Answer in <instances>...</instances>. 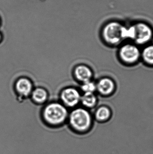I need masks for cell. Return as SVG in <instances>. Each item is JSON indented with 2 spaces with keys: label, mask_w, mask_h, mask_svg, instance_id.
Masks as SVG:
<instances>
[{
  "label": "cell",
  "mask_w": 153,
  "mask_h": 154,
  "mask_svg": "<svg viewBox=\"0 0 153 154\" xmlns=\"http://www.w3.org/2000/svg\"><path fill=\"white\" fill-rule=\"evenodd\" d=\"M80 92L73 88H68L63 90L61 93V98L63 104L66 106L73 107L81 101Z\"/></svg>",
  "instance_id": "cell-7"
},
{
  "label": "cell",
  "mask_w": 153,
  "mask_h": 154,
  "mask_svg": "<svg viewBox=\"0 0 153 154\" xmlns=\"http://www.w3.org/2000/svg\"><path fill=\"white\" fill-rule=\"evenodd\" d=\"M96 92L104 97L112 96L116 91V83L111 77H101L96 82Z\"/></svg>",
  "instance_id": "cell-6"
},
{
  "label": "cell",
  "mask_w": 153,
  "mask_h": 154,
  "mask_svg": "<svg viewBox=\"0 0 153 154\" xmlns=\"http://www.w3.org/2000/svg\"><path fill=\"white\" fill-rule=\"evenodd\" d=\"M67 117L68 112L66 107L57 102L48 104L43 110V119L50 127H59L62 125Z\"/></svg>",
  "instance_id": "cell-3"
},
{
  "label": "cell",
  "mask_w": 153,
  "mask_h": 154,
  "mask_svg": "<svg viewBox=\"0 0 153 154\" xmlns=\"http://www.w3.org/2000/svg\"><path fill=\"white\" fill-rule=\"evenodd\" d=\"M112 111L107 105H102L97 108L94 114V118L96 121L104 124L109 121L112 116Z\"/></svg>",
  "instance_id": "cell-8"
},
{
  "label": "cell",
  "mask_w": 153,
  "mask_h": 154,
  "mask_svg": "<svg viewBox=\"0 0 153 154\" xmlns=\"http://www.w3.org/2000/svg\"><path fill=\"white\" fill-rule=\"evenodd\" d=\"M41 1H43V0H41Z\"/></svg>",
  "instance_id": "cell-17"
},
{
  "label": "cell",
  "mask_w": 153,
  "mask_h": 154,
  "mask_svg": "<svg viewBox=\"0 0 153 154\" xmlns=\"http://www.w3.org/2000/svg\"><path fill=\"white\" fill-rule=\"evenodd\" d=\"M141 61L146 66L153 68V43L141 48Z\"/></svg>",
  "instance_id": "cell-11"
},
{
  "label": "cell",
  "mask_w": 153,
  "mask_h": 154,
  "mask_svg": "<svg viewBox=\"0 0 153 154\" xmlns=\"http://www.w3.org/2000/svg\"><path fill=\"white\" fill-rule=\"evenodd\" d=\"M81 102L86 108H93L98 104V97L95 93H84L81 96Z\"/></svg>",
  "instance_id": "cell-12"
},
{
  "label": "cell",
  "mask_w": 153,
  "mask_h": 154,
  "mask_svg": "<svg viewBox=\"0 0 153 154\" xmlns=\"http://www.w3.org/2000/svg\"><path fill=\"white\" fill-rule=\"evenodd\" d=\"M15 88L18 94L23 97H28L32 91V84L28 79L22 78L15 84Z\"/></svg>",
  "instance_id": "cell-10"
},
{
  "label": "cell",
  "mask_w": 153,
  "mask_h": 154,
  "mask_svg": "<svg viewBox=\"0 0 153 154\" xmlns=\"http://www.w3.org/2000/svg\"><path fill=\"white\" fill-rule=\"evenodd\" d=\"M74 75L78 81L83 83L92 80L93 73L90 68L85 65H80L75 68Z\"/></svg>",
  "instance_id": "cell-9"
},
{
  "label": "cell",
  "mask_w": 153,
  "mask_h": 154,
  "mask_svg": "<svg viewBox=\"0 0 153 154\" xmlns=\"http://www.w3.org/2000/svg\"><path fill=\"white\" fill-rule=\"evenodd\" d=\"M1 19H0V23H1Z\"/></svg>",
  "instance_id": "cell-16"
},
{
  "label": "cell",
  "mask_w": 153,
  "mask_h": 154,
  "mask_svg": "<svg viewBox=\"0 0 153 154\" xmlns=\"http://www.w3.org/2000/svg\"><path fill=\"white\" fill-rule=\"evenodd\" d=\"M93 117L90 111L83 108L73 110L69 116V125L73 132L78 134H85L92 128Z\"/></svg>",
  "instance_id": "cell-1"
},
{
  "label": "cell",
  "mask_w": 153,
  "mask_h": 154,
  "mask_svg": "<svg viewBox=\"0 0 153 154\" xmlns=\"http://www.w3.org/2000/svg\"><path fill=\"white\" fill-rule=\"evenodd\" d=\"M135 36L132 42L143 48L151 43L153 39V29L147 23L138 22L134 24Z\"/></svg>",
  "instance_id": "cell-5"
},
{
  "label": "cell",
  "mask_w": 153,
  "mask_h": 154,
  "mask_svg": "<svg viewBox=\"0 0 153 154\" xmlns=\"http://www.w3.org/2000/svg\"><path fill=\"white\" fill-rule=\"evenodd\" d=\"M117 57L124 66H134L141 61V48L132 42H125L118 47Z\"/></svg>",
  "instance_id": "cell-2"
},
{
  "label": "cell",
  "mask_w": 153,
  "mask_h": 154,
  "mask_svg": "<svg viewBox=\"0 0 153 154\" xmlns=\"http://www.w3.org/2000/svg\"><path fill=\"white\" fill-rule=\"evenodd\" d=\"M1 33H0V40H1Z\"/></svg>",
  "instance_id": "cell-15"
},
{
  "label": "cell",
  "mask_w": 153,
  "mask_h": 154,
  "mask_svg": "<svg viewBox=\"0 0 153 154\" xmlns=\"http://www.w3.org/2000/svg\"><path fill=\"white\" fill-rule=\"evenodd\" d=\"M124 25L117 21L107 23L102 28L101 37L103 43L110 48L119 47L125 42L123 36Z\"/></svg>",
  "instance_id": "cell-4"
},
{
  "label": "cell",
  "mask_w": 153,
  "mask_h": 154,
  "mask_svg": "<svg viewBox=\"0 0 153 154\" xmlns=\"http://www.w3.org/2000/svg\"><path fill=\"white\" fill-rule=\"evenodd\" d=\"M31 94L32 99L36 103H43L47 99V92L43 88H37L32 91Z\"/></svg>",
  "instance_id": "cell-13"
},
{
  "label": "cell",
  "mask_w": 153,
  "mask_h": 154,
  "mask_svg": "<svg viewBox=\"0 0 153 154\" xmlns=\"http://www.w3.org/2000/svg\"><path fill=\"white\" fill-rule=\"evenodd\" d=\"M81 89L84 93H95L96 92V82L92 80L83 83Z\"/></svg>",
  "instance_id": "cell-14"
}]
</instances>
